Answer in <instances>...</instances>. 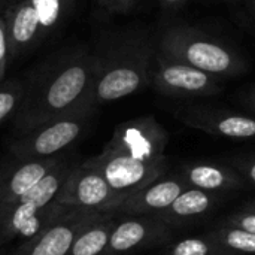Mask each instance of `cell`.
Wrapping results in <instances>:
<instances>
[{
  "instance_id": "cell-1",
  "label": "cell",
  "mask_w": 255,
  "mask_h": 255,
  "mask_svg": "<svg viewBox=\"0 0 255 255\" xmlns=\"http://www.w3.org/2000/svg\"><path fill=\"white\" fill-rule=\"evenodd\" d=\"M99 58L96 52L76 51L49 67L25 90L16 115V130L22 134L63 117L94 111L91 91Z\"/></svg>"
},
{
  "instance_id": "cell-2",
  "label": "cell",
  "mask_w": 255,
  "mask_h": 255,
  "mask_svg": "<svg viewBox=\"0 0 255 255\" xmlns=\"http://www.w3.org/2000/svg\"><path fill=\"white\" fill-rule=\"evenodd\" d=\"M157 52V34L145 27H130L111 34L96 52L99 67L91 103L120 100L149 87L151 67Z\"/></svg>"
},
{
  "instance_id": "cell-3",
  "label": "cell",
  "mask_w": 255,
  "mask_h": 255,
  "mask_svg": "<svg viewBox=\"0 0 255 255\" xmlns=\"http://www.w3.org/2000/svg\"><path fill=\"white\" fill-rule=\"evenodd\" d=\"M157 52L187 63L220 79L245 72L244 57L221 39L187 24H172L157 34Z\"/></svg>"
},
{
  "instance_id": "cell-4",
  "label": "cell",
  "mask_w": 255,
  "mask_h": 255,
  "mask_svg": "<svg viewBox=\"0 0 255 255\" xmlns=\"http://www.w3.org/2000/svg\"><path fill=\"white\" fill-rule=\"evenodd\" d=\"M149 87L170 99H202L221 93V79L179 60L155 52Z\"/></svg>"
},
{
  "instance_id": "cell-5",
  "label": "cell",
  "mask_w": 255,
  "mask_h": 255,
  "mask_svg": "<svg viewBox=\"0 0 255 255\" xmlns=\"http://www.w3.org/2000/svg\"><path fill=\"white\" fill-rule=\"evenodd\" d=\"M124 199L126 196L115 191L96 167L84 161L73 166L55 200L73 209L115 214Z\"/></svg>"
},
{
  "instance_id": "cell-6",
  "label": "cell",
  "mask_w": 255,
  "mask_h": 255,
  "mask_svg": "<svg viewBox=\"0 0 255 255\" xmlns=\"http://www.w3.org/2000/svg\"><path fill=\"white\" fill-rule=\"evenodd\" d=\"M93 111H82L49 121L25 134L10 145L16 160H37L55 157L70 146L85 130Z\"/></svg>"
},
{
  "instance_id": "cell-7",
  "label": "cell",
  "mask_w": 255,
  "mask_h": 255,
  "mask_svg": "<svg viewBox=\"0 0 255 255\" xmlns=\"http://www.w3.org/2000/svg\"><path fill=\"white\" fill-rule=\"evenodd\" d=\"M169 134L152 115L121 123L103 149L152 164H169L166 146Z\"/></svg>"
},
{
  "instance_id": "cell-8",
  "label": "cell",
  "mask_w": 255,
  "mask_h": 255,
  "mask_svg": "<svg viewBox=\"0 0 255 255\" xmlns=\"http://www.w3.org/2000/svg\"><path fill=\"white\" fill-rule=\"evenodd\" d=\"M176 120L190 128L217 137L255 139V117L233 112L212 105H182L175 112Z\"/></svg>"
},
{
  "instance_id": "cell-9",
  "label": "cell",
  "mask_w": 255,
  "mask_h": 255,
  "mask_svg": "<svg viewBox=\"0 0 255 255\" xmlns=\"http://www.w3.org/2000/svg\"><path fill=\"white\" fill-rule=\"evenodd\" d=\"M87 163L96 167L108 181V184L126 197L166 175L169 166L146 163L106 149L87 160Z\"/></svg>"
},
{
  "instance_id": "cell-10",
  "label": "cell",
  "mask_w": 255,
  "mask_h": 255,
  "mask_svg": "<svg viewBox=\"0 0 255 255\" xmlns=\"http://www.w3.org/2000/svg\"><path fill=\"white\" fill-rule=\"evenodd\" d=\"M172 227L155 215H126L115 221L103 255H126L152 247L169 236Z\"/></svg>"
},
{
  "instance_id": "cell-11",
  "label": "cell",
  "mask_w": 255,
  "mask_h": 255,
  "mask_svg": "<svg viewBox=\"0 0 255 255\" xmlns=\"http://www.w3.org/2000/svg\"><path fill=\"white\" fill-rule=\"evenodd\" d=\"M100 214L102 212L70 209L57 223L33 239L25 241L10 255H67L78 233Z\"/></svg>"
},
{
  "instance_id": "cell-12",
  "label": "cell",
  "mask_w": 255,
  "mask_h": 255,
  "mask_svg": "<svg viewBox=\"0 0 255 255\" xmlns=\"http://www.w3.org/2000/svg\"><path fill=\"white\" fill-rule=\"evenodd\" d=\"M188 185L178 175L166 176L155 179L146 187L131 193L123 200L115 214L124 215H154L169 208L175 199L187 190Z\"/></svg>"
},
{
  "instance_id": "cell-13",
  "label": "cell",
  "mask_w": 255,
  "mask_h": 255,
  "mask_svg": "<svg viewBox=\"0 0 255 255\" xmlns=\"http://www.w3.org/2000/svg\"><path fill=\"white\" fill-rule=\"evenodd\" d=\"M13 169L0 173V190L4 205L13 203L31 191L55 166L61 163L58 157L37 158V160H18Z\"/></svg>"
},
{
  "instance_id": "cell-14",
  "label": "cell",
  "mask_w": 255,
  "mask_h": 255,
  "mask_svg": "<svg viewBox=\"0 0 255 255\" xmlns=\"http://www.w3.org/2000/svg\"><path fill=\"white\" fill-rule=\"evenodd\" d=\"M10 55L30 48L42 33V21L33 0H22L4 16Z\"/></svg>"
},
{
  "instance_id": "cell-15",
  "label": "cell",
  "mask_w": 255,
  "mask_h": 255,
  "mask_svg": "<svg viewBox=\"0 0 255 255\" xmlns=\"http://www.w3.org/2000/svg\"><path fill=\"white\" fill-rule=\"evenodd\" d=\"M179 176L190 188H197L209 193L241 188L245 182L244 178L233 167L217 163L185 164Z\"/></svg>"
},
{
  "instance_id": "cell-16",
  "label": "cell",
  "mask_w": 255,
  "mask_h": 255,
  "mask_svg": "<svg viewBox=\"0 0 255 255\" xmlns=\"http://www.w3.org/2000/svg\"><path fill=\"white\" fill-rule=\"evenodd\" d=\"M215 203H217L215 193L188 187L175 199V202L169 208L154 215L160 218L161 221L167 223L170 227H173L178 223H182V221H187V220H191V218H196L209 212Z\"/></svg>"
},
{
  "instance_id": "cell-17",
  "label": "cell",
  "mask_w": 255,
  "mask_h": 255,
  "mask_svg": "<svg viewBox=\"0 0 255 255\" xmlns=\"http://www.w3.org/2000/svg\"><path fill=\"white\" fill-rule=\"evenodd\" d=\"M115 221L114 212H102L78 233L67 255L105 254Z\"/></svg>"
},
{
  "instance_id": "cell-18",
  "label": "cell",
  "mask_w": 255,
  "mask_h": 255,
  "mask_svg": "<svg viewBox=\"0 0 255 255\" xmlns=\"http://www.w3.org/2000/svg\"><path fill=\"white\" fill-rule=\"evenodd\" d=\"M227 254H255V233L235 226H224L208 235Z\"/></svg>"
},
{
  "instance_id": "cell-19",
  "label": "cell",
  "mask_w": 255,
  "mask_h": 255,
  "mask_svg": "<svg viewBox=\"0 0 255 255\" xmlns=\"http://www.w3.org/2000/svg\"><path fill=\"white\" fill-rule=\"evenodd\" d=\"M167 255H230L218 247L209 236L206 238H187L176 242Z\"/></svg>"
},
{
  "instance_id": "cell-20",
  "label": "cell",
  "mask_w": 255,
  "mask_h": 255,
  "mask_svg": "<svg viewBox=\"0 0 255 255\" xmlns=\"http://www.w3.org/2000/svg\"><path fill=\"white\" fill-rule=\"evenodd\" d=\"M24 96L25 87L19 82H9L0 87V123L21 108Z\"/></svg>"
},
{
  "instance_id": "cell-21",
  "label": "cell",
  "mask_w": 255,
  "mask_h": 255,
  "mask_svg": "<svg viewBox=\"0 0 255 255\" xmlns=\"http://www.w3.org/2000/svg\"><path fill=\"white\" fill-rule=\"evenodd\" d=\"M232 167L244 178V181L255 185V155H241L232 158Z\"/></svg>"
},
{
  "instance_id": "cell-22",
  "label": "cell",
  "mask_w": 255,
  "mask_h": 255,
  "mask_svg": "<svg viewBox=\"0 0 255 255\" xmlns=\"http://www.w3.org/2000/svg\"><path fill=\"white\" fill-rule=\"evenodd\" d=\"M224 226H235L255 233V212L244 209L238 214H233L224 221Z\"/></svg>"
},
{
  "instance_id": "cell-23",
  "label": "cell",
  "mask_w": 255,
  "mask_h": 255,
  "mask_svg": "<svg viewBox=\"0 0 255 255\" xmlns=\"http://www.w3.org/2000/svg\"><path fill=\"white\" fill-rule=\"evenodd\" d=\"M9 54H10V48H9V39H7L6 19L4 16H0V81L4 78Z\"/></svg>"
},
{
  "instance_id": "cell-24",
  "label": "cell",
  "mask_w": 255,
  "mask_h": 255,
  "mask_svg": "<svg viewBox=\"0 0 255 255\" xmlns=\"http://www.w3.org/2000/svg\"><path fill=\"white\" fill-rule=\"evenodd\" d=\"M97 1L109 13L123 15V13H128L130 10H133L139 0H97Z\"/></svg>"
},
{
  "instance_id": "cell-25",
  "label": "cell",
  "mask_w": 255,
  "mask_h": 255,
  "mask_svg": "<svg viewBox=\"0 0 255 255\" xmlns=\"http://www.w3.org/2000/svg\"><path fill=\"white\" fill-rule=\"evenodd\" d=\"M242 103L255 114V85H251L244 94H242Z\"/></svg>"
},
{
  "instance_id": "cell-26",
  "label": "cell",
  "mask_w": 255,
  "mask_h": 255,
  "mask_svg": "<svg viewBox=\"0 0 255 255\" xmlns=\"http://www.w3.org/2000/svg\"><path fill=\"white\" fill-rule=\"evenodd\" d=\"M190 0H160V4L164 10L167 12H175L178 9H181L182 6H185Z\"/></svg>"
},
{
  "instance_id": "cell-27",
  "label": "cell",
  "mask_w": 255,
  "mask_h": 255,
  "mask_svg": "<svg viewBox=\"0 0 255 255\" xmlns=\"http://www.w3.org/2000/svg\"><path fill=\"white\" fill-rule=\"evenodd\" d=\"M3 211H4V199H3V194H1V190H0V223H1Z\"/></svg>"
},
{
  "instance_id": "cell-28",
  "label": "cell",
  "mask_w": 255,
  "mask_h": 255,
  "mask_svg": "<svg viewBox=\"0 0 255 255\" xmlns=\"http://www.w3.org/2000/svg\"><path fill=\"white\" fill-rule=\"evenodd\" d=\"M245 1H247V4H248V7H250V10H251L253 16L255 18V0H245Z\"/></svg>"
},
{
  "instance_id": "cell-29",
  "label": "cell",
  "mask_w": 255,
  "mask_h": 255,
  "mask_svg": "<svg viewBox=\"0 0 255 255\" xmlns=\"http://www.w3.org/2000/svg\"><path fill=\"white\" fill-rule=\"evenodd\" d=\"M244 209H245V211H253V212H255V200L247 203V205L244 206Z\"/></svg>"
},
{
  "instance_id": "cell-30",
  "label": "cell",
  "mask_w": 255,
  "mask_h": 255,
  "mask_svg": "<svg viewBox=\"0 0 255 255\" xmlns=\"http://www.w3.org/2000/svg\"><path fill=\"white\" fill-rule=\"evenodd\" d=\"M224 1H238V0H224Z\"/></svg>"
},
{
  "instance_id": "cell-31",
  "label": "cell",
  "mask_w": 255,
  "mask_h": 255,
  "mask_svg": "<svg viewBox=\"0 0 255 255\" xmlns=\"http://www.w3.org/2000/svg\"><path fill=\"white\" fill-rule=\"evenodd\" d=\"M1 1H3V0H0V4H1Z\"/></svg>"
}]
</instances>
